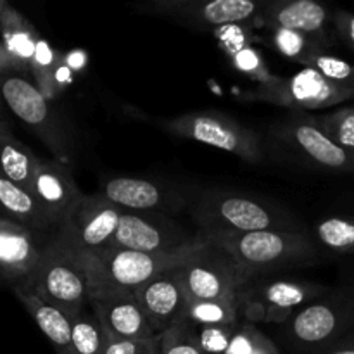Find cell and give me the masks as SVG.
Here are the masks:
<instances>
[{
  "label": "cell",
  "instance_id": "obj_1",
  "mask_svg": "<svg viewBox=\"0 0 354 354\" xmlns=\"http://www.w3.org/2000/svg\"><path fill=\"white\" fill-rule=\"evenodd\" d=\"M204 241L232 258L245 277L263 272L306 265L318 258V245L303 232H206L199 230Z\"/></svg>",
  "mask_w": 354,
  "mask_h": 354
},
{
  "label": "cell",
  "instance_id": "obj_2",
  "mask_svg": "<svg viewBox=\"0 0 354 354\" xmlns=\"http://www.w3.org/2000/svg\"><path fill=\"white\" fill-rule=\"evenodd\" d=\"M26 290L73 318L90 308V282L78 254L52 234Z\"/></svg>",
  "mask_w": 354,
  "mask_h": 354
},
{
  "label": "cell",
  "instance_id": "obj_3",
  "mask_svg": "<svg viewBox=\"0 0 354 354\" xmlns=\"http://www.w3.org/2000/svg\"><path fill=\"white\" fill-rule=\"evenodd\" d=\"M196 251L151 254V252L128 251V249H106L99 254H78V258L88 277L90 294L100 289L135 292L138 287L154 277L182 266Z\"/></svg>",
  "mask_w": 354,
  "mask_h": 354
},
{
  "label": "cell",
  "instance_id": "obj_4",
  "mask_svg": "<svg viewBox=\"0 0 354 354\" xmlns=\"http://www.w3.org/2000/svg\"><path fill=\"white\" fill-rule=\"evenodd\" d=\"M192 218L206 232H299L282 211L239 194L204 192L194 204Z\"/></svg>",
  "mask_w": 354,
  "mask_h": 354
},
{
  "label": "cell",
  "instance_id": "obj_5",
  "mask_svg": "<svg viewBox=\"0 0 354 354\" xmlns=\"http://www.w3.org/2000/svg\"><path fill=\"white\" fill-rule=\"evenodd\" d=\"M0 99L38 138L57 161L71 165L73 145L61 116L35 83L14 71L0 73Z\"/></svg>",
  "mask_w": 354,
  "mask_h": 354
},
{
  "label": "cell",
  "instance_id": "obj_6",
  "mask_svg": "<svg viewBox=\"0 0 354 354\" xmlns=\"http://www.w3.org/2000/svg\"><path fill=\"white\" fill-rule=\"evenodd\" d=\"M162 128L176 137L201 142L220 151L230 152L245 162L263 159L261 138L251 128L220 111H192L162 123Z\"/></svg>",
  "mask_w": 354,
  "mask_h": 354
},
{
  "label": "cell",
  "instance_id": "obj_7",
  "mask_svg": "<svg viewBox=\"0 0 354 354\" xmlns=\"http://www.w3.org/2000/svg\"><path fill=\"white\" fill-rule=\"evenodd\" d=\"M206 245L203 235L183 230L165 214L123 213L116 235L109 249L151 252V254H175L189 252Z\"/></svg>",
  "mask_w": 354,
  "mask_h": 354
},
{
  "label": "cell",
  "instance_id": "obj_8",
  "mask_svg": "<svg viewBox=\"0 0 354 354\" xmlns=\"http://www.w3.org/2000/svg\"><path fill=\"white\" fill-rule=\"evenodd\" d=\"M273 140L303 165L335 173H354V159L335 145L313 116L294 114L273 127Z\"/></svg>",
  "mask_w": 354,
  "mask_h": 354
},
{
  "label": "cell",
  "instance_id": "obj_9",
  "mask_svg": "<svg viewBox=\"0 0 354 354\" xmlns=\"http://www.w3.org/2000/svg\"><path fill=\"white\" fill-rule=\"evenodd\" d=\"M349 99H354L351 92L330 83L311 68H303L286 78L275 76L270 83L245 93V100L275 104L294 111L327 109Z\"/></svg>",
  "mask_w": 354,
  "mask_h": 354
},
{
  "label": "cell",
  "instance_id": "obj_10",
  "mask_svg": "<svg viewBox=\"0 0 354 354\" xmlns=\"http://www.w3.org/2000/svg\"><path fill=\"white\" fill-rule=\"evenodd\" d=\"M185 292L194 301L239 299L248 277L228 254L206 244L178 268Z\"/></svg>",
  "mask_w": 354,
  "mask_h": 354
},
{
  "label": "cell",
  "instance_id": "obj_11",
  "mask_svg": "<svg viewBox=\"0 0 354 354\" xmlns=\"http://www.w3.org/2000/svg\"><path fill=\"white\" fill-rule=\"evenodd\" d=\"M123 213L100 194H85L55 234L76 254H99L113 244Z\"/></svg>",
  "mask_w": 354,
  "mask_h": 354
},
{
  "label": "cell",
  "instance_id": "obj_12",
  "mask_svg": "<svg viewBox=\"0 0 354 354\" xmlns=\"http://www.w3.org/2000/svg\"><path fill=\"white\" fill-rule=\"evenodd\" d=\"M287 335L301 348H325L354 327V297L335 296L301 308L286 322Z\"/></svg>",
  "mask_w": 354,
  "mask_h": 354
},
{
  "label": "cell",
  "instance_id": "obj_13",
  "mask_svg": "<svg viewBox=\"0 0 354 354\" xmlns=\"http://www.w3.org/2000/svg\"><path fill=\"white\" fill-rule=\"evenodd\" d=\"M52 234L0 218V279L12 290L28 289Z\"/></svg>",
  "mask_w": 354,
  "mask_h": 354
},
{
  "label": "cell",
  "instance_id": "obj_14",
  "mask_svg": "<svg viewBox=\"0 0 354 354\" xmlns=\"http://www.w3.org/2000/svg\"><path fill=\"white\" fill-rule=\"evenodd\" d=\"M90 308L109 341H147L158 335L130 290H93Z\"/></svg>",
  "mask_w": 354,
  "mask_h": 354
},
{
  "label": "cell",
  "instance_id": "obj_15",
  "mask_svg": "<svg viewBox=\"0 0 354 354\" xmlns=\"http://www.w3.org/2000/svg\"><path fill=\"white\" fill-rule=\"evenodd\" d=\"M152 16L171 17L182 23L213 26L248 23L258 16L261 6L252 0H156L138 7Z\"/></svg>",
  "mask_w": 354,
  "mask_h": 354
},
{
  "label": "cell",
  "instance_id": "obj_16",
  "mask_svg": "<svg viewBox=\"0 0 354 354\" xmlns=\"http://www.w3.org/2000/svg\"><path fill=\"white\" fill-rule=\"evenodd\" d=\"M31 194L44 206L55 225V232L68 220L85 194L78 189L71 165L57 159H38Z\"/></svg>",
  "mask_w": 354,
  "mask_h": 354
},
{
  "label": "cell",
  "instance_id": "obj_17",
  "mask_svg": "<svg viewBox=\"0 0 354 354\" xmlns=\"http://www.w3.org/2000/svg\"><path fill=\"white\" fill-rule=\"evenodd\" d=\"M178 268L154 277L135 290L138 304L158 335L182 322L185 317L189 296L180 279Z\"/></svg>",
  "mask_w": 354,
  "mask_h": 354
},
{
  "label": "cell",
  "instance_id": "obj_18",
  "mask_svg": "<svg viewBox=\"0 0 354 354\" xmlns=\"http://www.w3.org/2000/svg\"><path fill=\"white\" fill-rule=\"evenodd\" d=\"M325 289L313 282H301V280H273L266 286L258 287L252 294L249 304V313L258 317V320L283 322L286 324L292 311L304 308V304L315 303Z\"/></svg>",
  "mask_w": 354,
  "mask_h": 354
},
{
  "label": "cell",
  "instance_id": "obj_19",
  "mask_svg": "<svg viewBox=\"0 0 354 354\" xmlns=\"http://www.w3.org/2000/svg\"><path fill=\"white\" fill-rule=\"evenodd\" d=\"M100 196L124 213H156L176 211L178 194L162 189L158 183L144 178L118 176L102 183Z\"/></svg>",
  "mask_w": 354,
  "mask_h": 354
},
{
  "label": "cell",
  "instance_id": "obj_20",
  "mask_svg": "<svg viewBox=\"0 0 354 354\" xmlns=\"http://www.w3.org/2000/svg\"><path fill=\"white\" fill-rule=\"evenodd\" d=\"M259 16L272 30H292L325 37L328 10L315 0H279L263 3Z\"/></svg>",
  "mask_w": 354,
  "mask_h": 354
},
{
  "label": "cell",
  "instance_id": "obj_21",
  "mask_svg": "<svg viewBox=\"0 0 354 354\" xmlns=\"http://www.w3.org/2000/svg\"><path fill=\"white\" fill-rule=\"evenodd\" d=\"M0 218L30 227L41 234H54L55 225L37 197L24 190L0 169Z\"/></svg>",
  "mask_w": 354,
  "mask_h": 354
},
{
  "label": "cell",
  "instance_id": "obj_22",
  "mask_svg": "<svg viewBox=\"0 0 354 354\" xmlns=\"http://www.w3.org/2000/svg\"><path fill=\"white\" fill-rule=\"evenodd\" d=\"M0 35L2 47L14 71H30L40 38L33 26L3 0H0Z\"/></svg>",
  "mask_w": 354,
  "mask_h": 354
},
{
  "label": "cell",
  "instance_id": "obj_23",
  "mask_svg": "<svg viewBox=\"0 0 354 354\" xmlns=\"http://www.w3.org/2000/svg\"><path fill=\"white\" fill-rule=\"evenodd\" d=\"M17 299L21 301L35 324L38 325L45 337L50 341L52 348L55 349L57 354H76L75 342H73V328H71V318L66 317L62 311L57 308L50 306V304L44 303L37 294L26 289H16L14 290Z\"/></svg>",
  "mask_w": 354,
  "mask_h": 354
},
{
  "label": "cell",
  "instance_id": "obj_24",
  "mask_svg": "<svg viewBox=\"0 0 354 354\" xmlns=\"http://www.w3.org/2000/svg\"><path fill=\"white\" fill-rule=\"evenodd\" d=\"M38 159L30 147L16 138L9 123L0 124V169L7 178L31 192Z\"/></svg>",
  "mask_w": 354,
  "mask_h": 354
},
{
  "label": "cell",
  "instance_id": "obj_25",
  "mask_svg": "<svg viewBox=\"0 0 354 354\" xmlns=\"http://www.w3.org/2000/svg\"><path fill=\"white\" fill-rule=\"evenodd\" d=\"M239 299L194 301L189 299L183 320L196 327H228L239 325Z\"/></svg>",
  "mask_w": 354,
  "mask_h": 354
},
{
  "label": "cell",
  "instance_id": "obj_26",
  "mask_svg": "<svg viewBox=\"0 0 354 354\" xmlns=\"http://www.w3.org/2000/svg\"><path fill=\"white\" fill-rule=\"evenodd\" d=\"M317 245L337 254L354 252V216H332L318 221L311 235Z\"/></svg>",
  "mask_w": 354,
  "mask_h": 354
},
{
  "label": "cell",
  "instance_id": "obj_27",
  "mask_svg": "<svg viewBox=\"0 0 354 354\" xmlns=\"http://www.w3.org/2000/svg\"><path fill=\"white\" fill-rule=\"evenodd\" d=\"M273 45L277 50L287 59L303 64L308 57L315 54H322L324 52L325 37H318V35H306L301 31L292 30H273L272 35Z\"/></svg>",
  "mask_w": 354,
  "mask_h": 354
},
{
  "label": "cell",
  "instance_id": "obj_28",
  "mask_svg": "<svg viewBox=\"0 0 354 354\" xmlns=\"http://www.w3.org/2000/svg\"><path fill=\"white\" fill-rule=\"evenodd\" d=\"M73 342L76 354H104L106 353L107 335L100 327L92 308H86L80 315L71 318Z\"/></svg>",
  "mask_w": 354,
  "mask_h": 354
},
{
  "label": "cell",
  "instance_id": "obj_29",
  "mask_svg": "<svg viewBox=\"0 0 354 354\" xmlns=\"http://www.w3.org/2000/svg\"><path fill=\"white\" fill-rule=\"evenodd\" d=\"M313 120L335 145L354 159V107H342L313 116Z\"/></svg>",
  "mask_w": 354,
  "mask_h": 354
},
{
  "label": "cell",
  "instance_id": "obj_30",
  "mask_svg": "<svg viewBox=\"0 0 354 354\" xmlns=\"http://www.w3.org/2000/svg\"><path fill=\"white\" fill-rule=\"evenodd\" d=\"M61 59L62 55H59L57 52L48 45V41L41 40V38L38 40L37 50H35L33 61H31L30 73L33 75L37 88L40 90L48 100L57 97L54 88V73L55 69H57Z\"/></svg>",
  "mask_w": 354,
  "mask_h": 354
},
{
  "label": "cell",
  "instance_id": "obj_31",
  "mask_svg": "<svg viewBox=\"0 0 354 354\" xmlns=\"http://www.w3.org/2000/svg\"><path fill=\"white\" fill-rule=\"evenodd\" d=\"M303 68L315 69L324 78H327L328 82L348 90L354 95V64H351V62L322 52V54H315L308 57L303 62Z\"/></svg>",
  "mask_w": 354,
  "mask_h": 354
},
{
  "label": "cell",
  "instance_id": "obj_32",
  "mask_svg": "<svg viewBox=\"0 0 354 354\" xmlns=\"http://www.w3.org/2000/svg\"><path fill=\"white\" fill-rule=\"evenodd\" d=\"M158 337L161 354H204L197 344L196 327L187 320L178 322Z\"/></svg>",
  "mask_w": 354,
  "mask_h": 354
},
{
  "label": "cell",
  "instance_id": "obj_33",
  "mask_svg": "<svg viewBox=\"0 0 354 354\" xmlns=\"http://www.w3.org/2000/svg\"><path fill=\"white\" fill-rule=\"evenodd\" d=\"M230 59L232 66L237 69L239 73H244L249 78L254 80L258 85H265V83L272 82L275 76L268 71V66H266L263 55L256 50L254 47H245L242 50H239L237 54H234Z\"/></svg>",
  "mask_w": 354,
  "mask_h": 354
},
{
  "label": "cell",
  "instance_id": "obj_34",
  "mask_svg": "<svg viewBox=\"0 0 354 354\" xmlns=\"http://www.w3.org/2000/svg\"><path fill=\"white\" fill-rule=\"evenodd\" d=\"M237 328L239 325H228V327H196V337L201 351L204 354H225Z\"/></svg>",
  "mask_w": 354,
  "mask_h": 354
},
{
  "label": "cell",
  "instance_id": "obj_35",
  "mask_svg": "<svg viewBox=\"0 0 354 354\" xmlns=\"http://www.w3.org/2000/svg\"><path fill=\"white\" fill-rule=\"evenodd\" d=\"M214 37H216L218 45H220L221 52L227 57H232L237 54L239 50L245 47H251V28L245 26L244 23H235L227 24L214 30Z\"/></svg>",
  "mask_w": 354,
  "mask_h": 354
},
{
  "label": "cell",
  "instance_id": "obj_36",
  "mask_svg": "<svg viewBox=\"0 0 354 354\" xmlns=\"http://www.w3.org/2000/svg\"><path fill=\"white\" fill-rule=\"evenodd\" d=\"M159 346V337L147 341H109L107 339L104 354H154Z\"/></svg>",
  "mask_w": 354,
  "mask_h": 354
},
{
  "label": "cell",
  "instance_id": "obj_37",
  "mask_svg": "<svg viewBox=\"0 0 354 354\" xmlns=\"http://www.w3.org/2000/svg\"><path fill=\"white\" fill-rule=\"evenodd\" d=\"M334 23L339 35L346 40V44L351 45L354 48V14L341 10V12H337L334 16Z\"/></svg>",
  "mask_w": 354,
  "mask_h": 354
},
{
  "label": "cell",
  "instance_id": "obj_38",
  "mask_svg": "<svg viewBox=\"0 0 354 354\" xmlns=\"http://www.w3.org/2000/svg\"><path fill=\"white\" fill-rule=\"evenodd\" d=\"M62 61L73 73H80L85 69L86 62H88V55L83 50H71L66 55H62Z\"/></svg>",
  "mask_w": 354,
  "mask_h": 354
},
{
  "label": "cell",
  "instance_id": "obj_39",
  "mask_svg": "<svg viewBox=\"0 0 354 354\" xmlns=\"http://www.w3.org/2000/svg\"><path fill=\"white\" fill-rule=\"evenodd\" d=\"M325 354H354V334L339 341L337 344L332 346Z\"/></svg>",
  "mask_w": 354,
  "mask_h": 354
},
{
  "label": "cell",
  "instance_id": "obj_40",
  "mask_svg": "<svg viewBox=\"0 0 354 354\" xmlns=\"http://www.w3.org/2000/svg\"><path fill=\"white\" fill-rule=\"evenodd\" d=\"M252 354H280V353H279V349L275 348V344H273V342L270 341L265 334H261L259 335V341H258V344H256V349Z\"/></svg>",
  "mask_w": 354,
  "mask_h": 354
},
{
  "label": "cell",
  "instance_id": "obj_41",
  "mask_svg": "<svg viewBox=\"0 0 354 354\" xmlns=\"http://www.w3.org/2000/svg\"><path fill=\"white\" fill-rule=\"evenodd\" d=\"M0 124H7L6 113H3V106H2V99H0Z\"/></svg>",
  "mask_w": 354,
  "mask_h": 354
},
{
  "label": "cell",
  "instance_id": "obj_42",
  "mask_svg": "<svg viewBox=\"0 0 354 354\" xmlns=\"http://www.w3.org/2000/svg\"><path fill=\"white\" fill-rule=\"evenodd\" d=\"M154 354H161V353H159V346H158V349H156V353Z\"/></svg>",
  "mask_w": 354,
  "mask_h": 354
}]
</instances>
